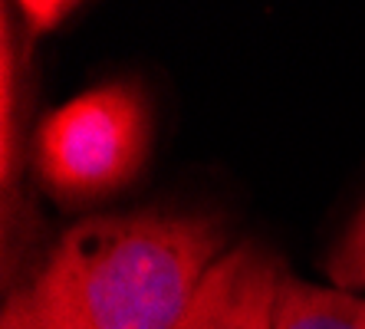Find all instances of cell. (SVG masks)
Returning a JSON list of instances; mask_svg holds the SVG:
<instances>
[{
	"instance_id": "6da1fadb",
	"label": "cell",
	"mask_w": 365,
	"mask_h": 329,
	"mask_svg": "<svg viewBox=\"0 0 365 329\" xmlns=\"http://www.w3.org/2000/svg\"><path fill=\"white\" fill-rule=\"evenodd\" d=\"M221 250L224 228L201 214L86 221L14 290L0 329H175Z\"/></svg>"
},
{
	"instance_id": "7a4b0ae2",
	"label": "cell",
	"mask_w": 365,
	"mask_h": 329,
	"mask_svg": "<svg viewBox=\"0 0 365 329\" xmlns=\"http://www.w3.org/2000/svg\"><path fill=\"white\" fill-rule=\"evenodd\" d=\"M148 152V109L128 86H102L43 118L36 171L63 204H93L138 175Z\"/></svg>"
},
{
	"instance_id": "3957f363",
	"label": "cell",
	"mask_w": 365,
	"mask_h": 329,
	"mask_svg": "<svg viewBox=\"0 0 365 329\" xmlns=\"http://www.w3.org/2000/svg\"><path fill=\"white\" fill-rule=\"evenodd\" d=\"M283 273L280 260L254 244L227 250L175 329H273Z\"/></svg>"
},
{
	"instance_id": "277c9868",
	"label": "cell",
	"mask_w": 365,
	"mask_h": 329,
	"mask_svg": "<svg viewBox=\"0 0 365 329\" xmlns=\"http://www.w3.org/2000/svg\"><path fill=\"white\" fill-rule=\"evenodd\" d=\"M273 329H365V300L283 273Z\"/></svg>"
},
{
	"instance_id": "5b68a950",
	"label": "cell",
	"mask_w": 365,
	"mask_h": 329,
	"mask_svg": "<svg viewBox=\"0 0 365 329\" xmlns=\"http://www.w3.org/2000/svg\"><path fill=\"white\" fill-rule=\"evenodd\" d=\"M0 116H4V126H0V165H4V185H10V178L17 171V96H20V86H17V73H20V63L14 56V34H10V24H7V14H4V30H0Z\"/></svg>"
},
{
	"instance_id": "8992f818",
	"label": "cell",
	"mask_w": 365,
	"mask_h": 329,
	"mask_svg": "<svg viewBox=\"0 0 365 329\" xmlns=\"http://www.w3.org/2000/svg\"><path fill=\"white\" fill-rule=\"evenodd\" d=\"M326 270L336 280V287H342V290L365 287V208L356 218V224L346 231L339 247L332 250Z\"/></svg>"
},
{
	"instance_id": "52a82bcc",
	"label": "cell",
	"mask_w": 365,
	"mask_h": 329,
	"mask_svg": "<svg viewBox=\"0 0 365 329\" xmlns=\"http://www.w3.org/2000/svg\"><path fill=\"white\" fill-rule=\"evenodd\" d=\"M69 10H73V4H60V0H50V4L26 0V4H20V14H24L26 24L34 26V34H46V30H53V26L66 17Z\"/></svg>"
}]
</instances>
